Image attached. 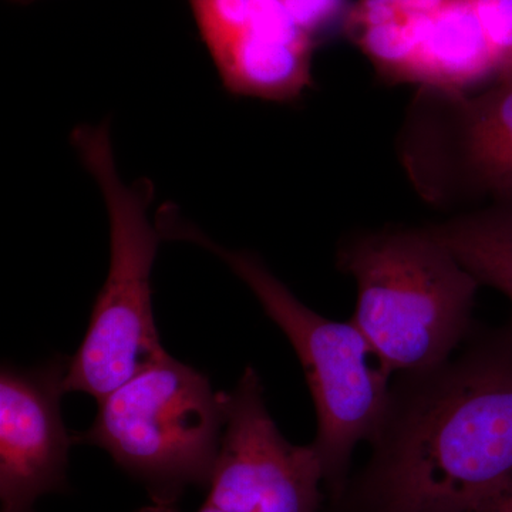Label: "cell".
I'll list each match as a JSON object with an SVG mask.
<instances>
[{
    "instance_id": "6da1fadb",
    "label": "cell",
    "mask_w": 512,
    "mask_h": 512,
    "mask_svg": "<svg viewBox=\"0 0 512 512\" xmlns=\"http://www.w3.org/2000/svg\"><path fill=\"white\" fill-rule=\"evenodd\" d=\"M392 387L357 487L366 512H474L512 491V328Z\"/></svg>"
},
{
    "instance_id": "7a4b0ae2",
    "label": "cell",
    "mask_w": 512,
    "mask_h": 512,
    "mask_svg": "<svg viewBox=\"0 0 512 512\" xmlns=\"http://www.w3.org/2000/svg\"><path fill=\"white\" fill-rule=\"evenodd\" d=\"M338 265L356 282L352 322L389 375L433 369L473 335L480 282L426 227L353 235Z\"/></svg>"
},
{
    "instance_id": "3957f363",
    "label": "cell",
    "mask_w": 512,
    "mask_h": 512,
    "mask_svg": "<svg viewBox=\"0 0 512 512\" xmlns=\"http://www.w3.org/2000/svg\"><path fill=\"white\" fill-rule=\"evenodd\" d=\"M158 228L163 237L185 239L220 256L291 342L315 404L318 433L312 446L322 463L323 487L339 501L348 490L353 451L362 441L376 440L392 394L390 375L379 363L373 365L365 336L352 320L336 322L313 312L258 256L215 244L170 207L161 210Z\"/></svg>"
},
{
    "instance_id": "277c9868",
    "label": "cell",
    "mask_w": 512,
    "mask_h": 512,
    "mask_svg": "<svg viewBox=\"0 0 512 512\" xmlns=\"http://www.w3.org/2000/svg\"><path fill=\"white\" fill-rule=\"evenodd\" d=\"M73 143L106 201L110 265L82 345L69 360L64 392L87 393L100 402L170 356L161 345L151 299V269L163 235L148 220L153 185L121 180L109 128L79 127Z\"/></svg>"
},
{
    "instance_id": "5b68a950",
    "label": "cell",
    "mask_w": 512,
    "mask_h": 512,
    "mask_svg": "<svg viewBox=\"0 0 512 512\" xmlns=\"http://www.w3.org/2000/svg\"><path fill=\"white\" fill-rule=\"evenodd\" d=\"M97 404L74 441L106 450L151 503L177 505L188 488L210 487L227 413L204 373L168 356Z\"/></svg>"
},
{
    "instance_id": "8992f818",
    "label": "cell",
    "mask_w": 512,
    "mask_h": 512,
    "mask_svg": "<svg viewBox=\"0 0 512 512\" xmlns=\"http://www.w3.org/2000/svg\"><path fill=\"white\" fill-rule=\"evenodd\" d=\"M404 163L431 202L512 198V80L473 94L421 87Z\"/></svg>"
},
{
    "instance_id": "52a82bcc",
    "label": "cell",
    "mask_w": 512,
    "mask_h": 512,
    "mask_svg": "<svg viewBox=\"0 0 512 512\" xmlns=\"http://www.w3.org/2000/svg\"><path fill=\"white\" fill-rule=\"evenodd\" d=\"M224 402L227 423L205 503L227 512H320L318 453L282 436L255 369H245Z\"/></svg>"
},
{
    "instance_id": "ba28073f",
    "label": "cell",
    "mask_w": 512,
    "mask_h": 512,
    "mask_svg": "<svg viewBox=\"0 0 512 512\" xmlns=\"http://www.w3.org/2000/svg\"><path fill=\"white\" fill-rule=\"evenodd\" d=\"M201 35L231 92L272 101L311 86L313 39L282 0H190Z\"/></svg>"
},
{
    "instance_id": "9c48e42d",
    "label": "cell",
    "mask_w": 512,
    "mask_h": 512,
    "mask_svg": "<svg viewBox=\"0 0 512 512\" xmlns=\"http://www.w3.org/2000/svg\"><path fill=\"white\" fill-rule=\"evenodd\" d=\"M69 360L0 373V500L2 508L35 510L45 495L64 493L69 450L60 399Z\"/></svg>"
},
{
    "instance_id": "30bf717a",
    "label": "cell",
    "mask_w": 512,
    "mask_h": 512,
    "mask_svg": "<svg viewBox=\"0 0 512 512\" xmlns=\"http://www.w3.org/2000/svg\"><path fill=\"white\" fill-rule=\"evenodd\" d=\"M410 83L450 94H473L497 83L493 49L473 0H446L433 16Z\"/></svg>"
},
{
    "instance_id": "8fae6325",
    "label": "cell",
    "mask_w": 512,
    "mask_h": 512,
    "mask_svg": "<svg viewBox=\"0 0 512 512\" xmlns=\"http://www.w3.org/2000/svg\"><path fill=\"white\" fill-rule=\"evenodd\" d=\"M446 0H359L346 32L384 80L410 83L431 19Z\"/></svg>"
},
{
    "instance_id": "7c38bea8",
    "label": "cell",
    "mask_w": 512,
    "mask_h": 512,
    "mask_svg": "<svg viewBox=\"0 0 512 512\" xmlns=\"http://www.w3.org/2000/svg\"><path fill=\"white\" fill-rule=\"evenodd\" d=\"M426 228L480 285L497 289L512 306V198Z\"/></svg>"
},
{
    "instance_id": "4fadbf2b",
    "label": "cell",
    "mask_w": 512,
    "mask_h": 512,
    "mask_svg": "<svg viewBox=\"0 0 512 512\" xmlns=\"http://www.w3.org/2000/svg\"><path fill=\"white\" fill-rule=\"evenodd\" d=\"M493 49L497 83L512 80V0H473Z\"/></svg>"
},
{
    "instance_id": "5bb4252c",
    "label": "cell",
    "mask_w": 512,
    "mask_h": 512,
    "mask_svg": "<svg viewBox=\"0 0 512 512\" xmlns=\"http://www.w3.org/2000/svg\"><path fill=\"white\" fill-rule=\"evenodd\" d=\"M282 3L293 22L312 39L335 23L345 10V0H282Z\"/></svg>"
},
{
    "instance_id": "9a60e30c",
    "label": "cell",
    "mask_w": 512,
    "mask_h": 512,
    "mask_svg": "<svg viewBox=\"0 0 512 512\" xmlns=\"http://www.w3.org/2000/svg\"><path fill=\"white\" fill-rule=\"evenodd\" d=\"M474 512H512V491L495 503Z\"/></svg>"
},
{
    "instance_id": "2e32d148",
    "label": "cell",
    "mask_w": 512,
    "mask_h": 512,
    "mask_svg": "<svg viewBox=\"0 0 512 512\" xmlns=\"http://www.w3.org/2000/svg\"><path fill=\"white\" fill-rule=\"evenodd\" d=\"M137 512H178L177 508H175V505H161V504H154L151 503V505H147V507L141 508V510H138Z\"/></svg>"
},
{
    "instance_id": "e0dca14e",
    "label": "cell",
    "mask_w": 512,
    "mask_h": 512,
    "mask_svg": "<svg viewBox=\"0 0 512 512\" xmlns=\"http://www.w3.org/2000/svg\"><path fill=\"white\" fill-rule=\"evenodd\" d=\"M198 512H227V511H222V510H220V508L214 507V505L204 503V505H202V507L200 508V510H198Z\"/></svg>"
},
{
    "instance_id": "ac0fdd59",
    "label": "cell",
    "mask_w": 512,
    "mask_h": 512,
    "mask_svg": "<svg viewBox=\"0 0 512 512\" xmlns=\"http://www.w3.org/2000/svg\"><path fill=\"white\" fill-rule=\"evenodd\" d=\"M2 512H35V510H10V508H2Z\"/></svg>"
}]
</instances>
